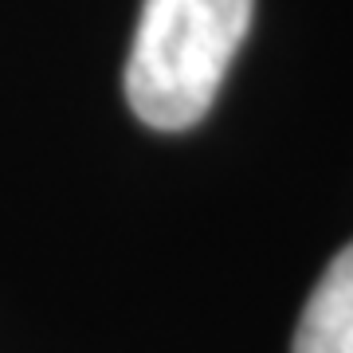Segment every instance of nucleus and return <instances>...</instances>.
Wrapping results in <instances>:
<instances>
[{"instance_id": "2", "label": "nucleus", "mask_w": 353, "mask_h": 353, "mask_svg": "<svg viewBox=\"0 0 353 353\" xmlns=\"http://www.w3.org/2000/svg\"><path fill=\"white\" fill-rule=\"evenodd\" d=\"M290 353H353V240L322 271Z\"/></svg>"}, {"instance_id": "1", "label": "nucleus", "mask_w": 353, "mask_h": 353, "mask_svg": "<svg viewBox=\"0 0 353 353\" xmlns=\"http://www.w3.org/2000/svg\"><path fill=\"white\" fill-rule=\"evenodd\" d=\"M255 0H141L126 99L145 126L189 130L220 94Z\"/></svg>"}]
</instances>
